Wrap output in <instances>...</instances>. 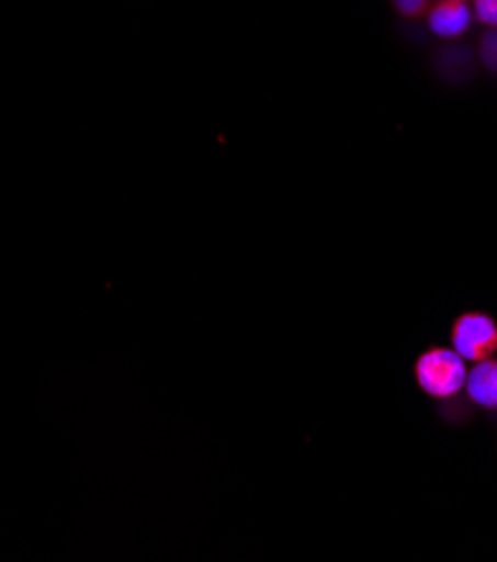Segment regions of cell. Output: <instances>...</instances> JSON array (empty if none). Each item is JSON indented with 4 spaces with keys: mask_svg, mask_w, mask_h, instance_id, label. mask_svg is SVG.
<instances>
[{
    "mask_svg": "<svg viewBox=\"0 0 497 562\" xmlns=\"http://www.w3.org/2000/svg\"><path fill=\"white\" fill-rule=\"evenodd\" d=\"M417 383L434 400L455 397L466 385V361L447 348H434L417 361Z\"/></svg>",
    "mask_w": 497,
    "mask_h": 562,
    "instance_id": "cell-1",
    "label": "cell"
},
{
    "mask_svg": "<svg viewBox=\"0 0 497 562\" xmlns=\"http://www.w3.org/2000/svg\"><path fill=\"white\" fill-rule=\"evenodd\" d=\"M453 348L464 361H482L497 350V325L486 314H464L453 327Z\"/></svg>",
    "mask_w": 497,
    "mask_h": 562,
    "instance_id": "cell-2",
    "label": "cell"
},
{
    "mask_svg": "<svg viewBox=\"0 0 497 562\" xmlns=\"http://www.w3.org/2000/svg\"><path fill=\"white\" fill-rule=\"evenodd\" d=\"M430 30L441 38H458L471 27V10L462 0H441L430 10Z\"/></svg>",
    "mask_w": 497,
    "mask_h": 562,
    "instance_id": "cell-3",
    "label": "cell"
},
{
    "mask_svg": "<svg viewBox=\"0 0 497 562\" xmlns=\"http://www.w3.org/2000/svg\"><path fill=\"white\" fill-rule=\"evenodd\" d=\"M466 392L471 402L482 408H497V361L482 359L466 374Z\"/></svg>",
    "mask_w": 497,
    "mask_h": 562,
    "instance_id": "cell-4",
    "label": "cell"
},
{
    "mask_svg": "<svg viewBox=\"0 0 497 562\" xmlns=\"http://www.w3.org/2000/svg\"><path fill=\"white\" fill-rule=\"evenodd\" d=\"M477 19L490 27H497V0H475Z\"/></svg>",
    "mask_w": 497,
    "mask_h": 562,
    "instance_id": "cell-5",
    "label": "cell"
},
{
    "mask_svg": "<svg viewBox=\"0 0 497 562\" xmlns=\"http://www.w3.org/2000/svg\"><path fill=\"white\" fill-rule=\"evenodd\" d=\"M482 56L488 68L497 70V30L484 36V47H482Z\"/></svg>",
    "mask_w": 497,
    "mask_h": 562,
    "instance_id": "cell-6",
    "label": "cell"
},
{
    "mask_svg": "<svg viewBox=\"0 0 497 562\" xmlns=\"http://www.w3.org/2000/svg\"><path fill=\"white\" fill-rule=\"evenodd\" d=\"M430 0H397V8L406 16H419L428 10Z\"/></svg>",
    "mask_w": 497,
    "mask_h": 562,
    "instance_id": "cell-7",
    "label": "cell"
},
{
    "mask_svg": "<svg viewBox=\"0 0 497 562\" xmlns=\"http://www.w3.org/2000/svg\"><path fill=\"white\" fill-rule=\"evenodd\" d=\"M462 3H466V0H462Z\"/></svg>",
    "mask_w": 497,
    "mask_h": 562,
    "instance_id": "cell-8",
    "label": "cell"
}]
</instances>
